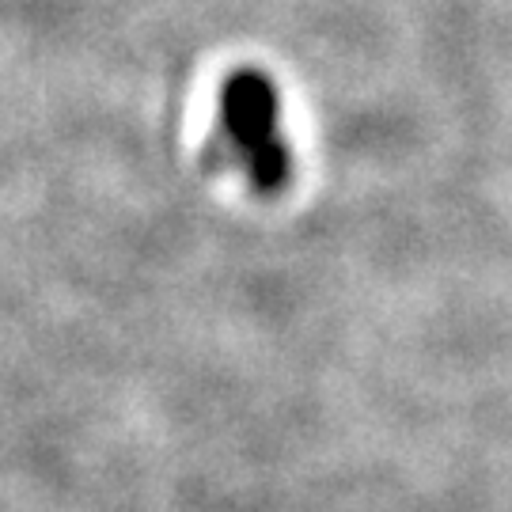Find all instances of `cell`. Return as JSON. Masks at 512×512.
Returning <instances> with one entry per match:
<instances>
[{"label": "cell", "instance_id": "1", "mask_svg": "<svg viewBox=\"0 0 512 512\" xmlns=\"http://www.w3.org/2000/svg\"><path fill=\"white\" fill-rule=\"evenodd\" d=\"M281 103L274 80L239 69L220 88V129L258 194H281L293 179V152L281 137Z\"/></svg>", "mask_w": 512, "mask_h": 512}]
</instances>
